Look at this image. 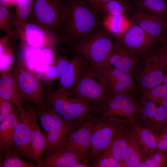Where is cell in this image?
Wrapping results in <instances>:
<instances>
[{"label": "cell", "mask_w": 167, "mask_h": 167, "mask_svg": "<svg viewBox=\"0 0 167 167\" xmlns=\"http://www.w3.org/2000/svg\"><path fill=\"white\" fill-rule=\"evenodd\" d=\"M101 15L85 0H65L57 34L68 49L103 24Z\"/></svg>", "instance_id": "obj_1"}, {"label": "cell", "mask_w": 167, "mask_h": 167, "mask_svg": "<svg viewBox=\"0 0 167 167\" xmlns=\"http://www.w3.org/2000/svg\"><path fill=\"white\" fill-rule=\"evenodd\" d=\"M43 103L51 108L75 128L82 126L84 121L95 112L97 106L61 92L51 86L45 90Z\"/></svg>", "instance_id": "obj_2"}, {"label": "cell", "mask_w": 167, "mask_h": 167, "mask_svg": "<svg viewBox=\"0 0 167 167\" xmlns=\"http://www.w3.org/2000/svg\"><path fill=\"white\" fill-rule=\"evenodd\" d=\"M110 33L102 24L93 33L68 49L73 54L83 57L94 67L102 70L110 64L114 44Z\"/></svg>", "instance_id": "obj_3"}, {"label": "cell", "mask_w": 167, "mask_h": 167, "mask_svg": "<svg viewBox=\"0 0 167 167\" xmlns=\"http://www.w3.org/2000/svg\"><path fill=\"white\" fill-rule=\"evenodd\" d=\"M34 109L45 132L47 143L45 156L65 149L68 137L75 128L47 105H37Z\"/></svg>", "instance_id": "obj_4"}, {"label": "cell", "mask_w": 167, "mask_h": 167, "mask_svg": "<svg viewBox=\"0 0 167 167\" xmlns=\"http://www.w3.org/2000/svg\"><path fill=\"white\" fill-rule=\"evenodd\" d=\"M96 113L108 122L133 126L140 122L139 102L130 94L109 96L99 105Z\"/></svg>", "instance_id": "obj_5"}, {"label": "cell", "mask_w": 167, "mask_h": 167, "mask_svg": "<svg viewBox=\"0 0 167 167\" xmlns=\"http://www.w3.org/2000/svg\"><path fill=\"white\" fill-rule=\"evenodd\" d=\"M68 95L97 105L112 95L102 72L94 67L81 78Z\"/></svg>", "instance_id": "obj_6"}, {"label": "cell", "mask_w": 167, "mask_h": 167, "mask_svg": "<svg viewBox=\"0 0 167 167\" xmlns=\"http://www.w3.org/2000/svg\"><path fill=\"white\" fill-rule=\"evenodd\" d=\"M166 65L162 46L145 53L135 74L138 88L142 91L163 84Z\"/></svg>", "instance_id": "obj_7"}, {"label": "cell", "mask_w": 167, "mask_h": 167, "mask_svg": "<svg viewBox=\"0 0 167 167\" xmlns=\"http://www.w3.org/2000/svg\"><path fill=\"white\" fill-rule=\"evenodd\" d=\"M13 35L23 45L35 49L52 48L60 43L55 34L29 18L16 23Z\"/></svg>", "instance_id": "obj_8"}, {"label": "cell", "mask_w": 167, "mask_h": 167, "mask_svg": "<svg viewBox=\"0 0 167 167\" xmlns=\"http://www.w3.org/2000/svg\"><path fill=\"white\" fill-rule=\"evenodd\" d=\"M13 74L23 102L44 105L45 90L38 76L21 62L17 65Z\"/></svg>", "instance_id": "obj_9"}, {"label": "cell", "mask_w": 167, "mask_h": 167, "mask_svg": "<svg viewBox=\"0 0 167 167\" xmlns=\"http://www.w3.org/2000/svg\"><path fill=\"white\" fill-rule=\"evenodd\" d=\"M64 1L65 0H32L29 18L57 35Z\"/></svg>", "instance_id": "obj_10"}, {"label": "cell", "mask_w": 167, "mask_h": 167, "mask_svg": "<svg viewBox=\"0 0 167 167\" xmlns=\"http://www.w3.org/2000/svg\"><path fill=\"white\" fill-rule=\"evenodd\" d=\"M19 110V117L13 147L19 155L24 156L29 144L32 127L37 121V117L34 109L28 105Z\"/></svg>", "instance_id": "obj_11"}, {"label": "cell", "mask_w": 167, "mask_h": 167, "mask_svg": "<svg viewBox=\"0 0 167 167\" xmlns=\"http://www.w3.org/2000/svg\"><path fill=\"white\" fill-rule=\"evenodd\" d=\"M140 109V121L145 127L158 136L167 126V108L149 100L141 98L139 101Z\"/></svg>", "instance_id": "obj_12"}, {"label": "cell", "mask_w": 167, "mask_h": 167, "mask_svg": "<svg viewBox=\"0 0 167 167\" xmlns=\"http://www.w3.org/2000/svg\"><path fill=\"white\" fill-rule=\"evenodd\" d=\"M115 37V40L141 55L151 49L158 42L140 27L134 24L124 33Z\"/></svg>", "instance_id": "obj_13"}, {"label": "cell", "mask_w": 167, "mask_h": 167, "mask_svg": "<svg viewBox=\"0 0 167 167\" xmlns=\"http://www.w3.org/2000/svg\"><path fill=\"white\" fill-rule=\"evenodd\" d=\"M93 67L81 55L73 54L66 71L59 80L57 90L68 94L81 78Z\"/></svg>", "instance_id": "obj_14"}, {"label": "cell", "mask_w": 167, "mask_h": 167, "mask_svg": "<svg viewBox=\"0 0 167 167\" xmlns=\"http://www.w3.org/2000/svg\"><path fill=\"white\" fill-rule=\"evenodd\" d=\"M143 56L131 51L114 40L109 62L115 68L133 76L135 75Z\"/></svg>", "instance_id": "obj_15"}, {"label": "cell", "mask_w": 167, "mask_h": 167, "mask_svg": "<svg viewBox=\"0 0 167 167\" xmlns=\"http://www.w3.org/2000/svg\"><path fill=\"white\" fill-rule=\"evenodd\" d=\"M122 128L117 123L108 122L95 126L91 139V158H96L103 152Z\"/></svg>", "instance_id": "obj_16"}, {"label": "cell", "mask_w": 167, "mask_h": 167, "mask_svg": "<svg viewBox=\"0 0 167 167\" xmlns=\"http://www.w3.org/2000/svg\"><path fill=\"white\" fill-rule=\"evenodd\" d=\"M101 71L112 95L130 94L138 88L133 76L121 71L110 64Z\"/></svg>", "instance_id": "obj_17"}, {"label": "cell", "mask_w": 167, "mask_h": 167, "mask_svg": "<svg viewBox=\"0 0 167 167\" xmlns=\"http://www.w3.org/2000/svg\"><path fill=\"white\" fill-rule=\"evenodd\" d=\"M95 126L91 120H87L70 134L66 149L75 152L83 159L90 155L91 139Z\"/></svg>", "instance_id": "obj_18"}, {"label": "cell", "mask_w": 167, "mask_h": 167, "mask_svg": "<svg viewBox=\"0 0 167 167\" xmlns=\"http://www.w3.org/2000/svg\"><path fill=\"white\" fill-rule=\"evenodd\" d=\"M133 24L138 25L148 34L159 41L165 31V21L160 16L138 9L131 16Z\"/></svg>", "instance_id": "obj_19"}, {"label": "cell", "mask_w": 167, "mask_h": 167, "mask_svg": "<svg viewBox=\"0 0 167 167\" xmlns=\"http://www.w3.org/2000/svg\"><path fill=\"white\" fill-rule=\"evenodd\" d=\"M0 99L9 101L19 109L23 108V100L15 76L9 71L2 73L1 75Z\"/></svg>", "instance_id": "obj_20"}, {"label": "cell", "mask_w": 167, "mask_h": 167, "mask_svg": "<svg viewBox=\"0 0 167 167\" xmlns=\"http://www.w3.org/2000/svg\"><path fill=\"white\" fill-rule=\"evenodd\" d=\"M47 143L45 137L37 121L32 128L29 144L24 156L32 159L40 167L43 153L45 151Z\"/></svg>", "instance_id": "obj_21"}, {"label": "cell", "mask_w": 167, "mask_h": 167, "mask_svg": "<svg viewBox=\"0 0 167 167\" xmlns=\"http://www.w3.org/2000/svg\"><path fill=\"white\" fill-rule=\"evenodd\" d=\"M19 112L18 108H14L11 113L0 122V152L11 149L13 147Z\"/></svg>", "instance_id": "obj_22"}, {"label": "cell", "mask_w": 167, "mask_h": 167, "mask_svg": "<svg viewBox=\"0 0 167 167\" xmlns=\"http://www.w3.org/2000/svg\"><path fill=\"white\" fill-rule=\"evenodd\" d=\"M83 159L75 152L65 149L58 153L42 157L40 167H71L75 164L80 162Z\"/></svg>", "instance_id": "obj_23"}, {"label": "cell", "mask_w": 167, "mask_h": 167, "mask_svg": "<svg viewBox=\"0 0 167 167\" xmlns=\"http://www.w3.org/2000/svg\"><path fill=\"white\" fill-rule=\"evenodd\" d=\"M147 156L139 144L133 129L128 131V145L124 166L137 167Z\"/></svg>", "instance_id": "obj_24"}, {"label": "cell", "mask_w": 167, "mask_h": 167, "mask_svg": "<svg viewBox=\"0 0 167 167\" xmlns=\"http://www.w3.org/2000/svg\"><path fill=\"white\" fill-rule=\"evenodd\" d=\"M137 139L148 156L156 151L158 136L150 130L139 124L132 126Z\"/></svg>", "instance_id": "obj_25"}, {"label": "cell", "mask_w": 167, "mask_h": 167, "mask_svg": "<svg viewBox=\"0 0 167 167\" xmlns=\"http://www.w3.org/2000/svg\"><path fill=\"white\" fill-rule=\"evenodd\" d=\"M128 132L122 128L117 134L106 148L113 156L124 166L128 145Z\"/></svg>", "instance_id": "obj_26"}, {"label": "cell", "mask_w": 167, "mask_h": 167, "mask_svg": "<svg viewBox=\"0 0 167 167\" xmlns=\"http://www.w3.org/2000/svg\"><path fill=\"white\" fill-rule=\"evenodd\" d=\"M69 61L66 57L61 56L54 58L48 65L42 74V77L49 86L53 81L59 79L66 71Z\"/></svg>", "instance_id": "obj_27"}, {"label": "cell", "mask_w": 167, "mask_h": 167, "mask_svg": "<svg viewBox=\"0 0 167 167\" xmlns=\"http://www.w3.org/2000/svg\"><path fill=\"white\" fill-rule=\"evenodd\" d=\"M137 9L156 15L167 20V0H133Z\"/></svg>", "instance_id": "obj_28"}, {"label": "cell", "mask_w": 167, "mask_h": 167, "mask_svg": "<svg viewBox=\"0 0 167 167\" xmlns=\"http://www.w3.org/2000/svg\"><path fill=\"white\" fill-rule=\"evenodd\" d=\"M103 24L115 36L123 34L133 24L125 15L108 16Z\"/></svg>", "instance_id": "obj_29"}, {"label": "cell", "mask_w": 167, "mask_h": 167, "mask_svg": "<svg viewBox=\"0 0 167 167\" xmlns=\"http://www.w3.org/2000/svg\"><path fill=\"white\" fill-rule=\"evenodd\" d=\"M131 6L126 1L111 0L103 4L98 13L105 16L125 15L130 11Z\"/></svg>", "instance_id": "obj_30"}, {"label": "cell", "mask_w": 167, "mask_h": 167, "mask_svg": "<svg viewBox=\"0 0 167 167\" xmlns=\"http://www.w3.org/2000/svg\"><path fill=\"white\" fill-rule=\"evenodd\" d=\"M0 167H38L37 165L22 161L11 149L0 152Z\"/></svg>", "instance_id": "obj_31"}, {"label": "cell", "mask_w": 167, "mask_h": 167, "mask_svg": "<svg viewBox=\"0 0 167 167\" xmlns=\"http://www.w3.org/2000/svg\"><path fill=\"white\" fill-rule=\"evenodd\" d=\"M142 97L167 108V85L163 83L142 91Z\"/></svg>", "instance_id": "obj_32"}, {"label": "cell", "mask_w": 167, "mask_h": 167, "mask_svg": "<svg viewBox=\"0 0 167 167\" xmlns=\"http://www.w3.org/2000/svg\"><path fill=\"white\" fill-rule=\"evenodd\" d=\"M7 8L0 6V28L9 34L13 31L17 19L15 13Z\"/></svg>", "instance_id": "obj_33"}, {"label": "cell", "mask_w": 167, "mask_h": 167, "mask_svg": "<svg viewBox=\"0 0 167 167\" xmlns=\"http://www.w3.org/2000/svg\"><path fill=\"white\" fill-rule=\"evenodd\" d=\"M167 165V154L156 151L151 155L148 156L137 167H164Z\"/></svg>", "instance_id": "obj_34"}, {"label": "cell", "mask_w": 167, "mask_h": 167, "mask_svg": "<svg viewBox=\"0 0 167 167\" xmlns=\"http://www.w3.org/2000/svg\"><path fill=\"white\" fill-rule=\"evenodd\" d=\"M32 5V0H16L14 6L15 7L17 23L24 21L29 19Z\"/></svg>", "instance_id": "obj_35"}, {"label": "cell", "mask_w": 167, "mask_h": 167, "mask_svg": "<svg viewBox=\"0 0 167 167\" xmlns=\"http://www.w3.org/2000/svg\"><path fill=\"white\" fill-rule=\"evenodd\" d=\"M7 44L4 47L0 48V69L2 73L9 71L14 60L12 49L10 46L7 45Z\"/></svg>", "instance_id": "obj_36"}, {"label": "cell", "mask_w": 167, "mask_h": 167, "mask_svg": "<svg viewBox=\"0 0 167 167\" xmlns=\"http://www.w3.org/2000/svg\"><path fill=\"white\" fill-rule=\"evenodd\" d=\"M93 166L96 167H119L122 165L117 160L111 153L106 149L99 159L93 164Z\"/></svg>", "instance_id": "obj_37"}, {"label": "cell", "mask_w": 167, "mask_h": 167, "mask_svg": "<svg viewBox=\"0 0 167 167\" xmlns=\"http://www.w3.org/2000/svg\"><path fill=\"white\" fill-rule=\"evenodd\" d=\"M156 151L167 154V126L158 135Z\"/></svg>", "instance_id": "obj_38"}, {"label": "cell", "mask_w": 167, "mask_h": 167, "mask_svg": "<svg viewBox=\"0 0 167 167\" xmlns=\"http://www.w3.org/2000/svg\"><path fill=\"white\" fill-rule=\"evenodd\" d=\"M13 105L10 101L0 99V122H2L12 112Z\"/></svg>", "instance_id": "obj_39"}, {"label": "cell", "mask_w": 167, "mask_h": 167, "mask_svg": "<svg viewBox=\"0 0 167 167\" xmlns=\"http://www.w3.org/2000/svg\"><path fill=\"white\" fill-rule=\"evenodd\" d=\"M98 13L102 6L111 0H85ZM127 1V0H124ZM99 14V13H98Z\"/></svg>", "instance_id": "obj_40"}, {"label": "cell", "mask_w": 167, "mask_h": 167, "mask_svg": "<svg viewBox=\"0 0 167 167\" xmlns=\"http://www.w3.org/2000/svg\"><path fill=\"white\" fill-rule=\"evenodd\" d=\"M0 6L7 8L14 6V0H0Z\"/></svg>", "instance_id": "obj_41"}, {"label": "cell", "mask_w": 167, "mask_h": 167, "mask_svg": "<svg viewBox=\"0 0 167 167\" xmlns=\"http://www.w3.org/2000/svg\"><path fill=\"white\" fill-rule=\"evenodd\" d=\"M159 41L161 44V46L167 52V33L160 38Z\"/></svg>", "instance_id": "obj_42"}, {"label": "cell", "mask_w": 167, "mask_h": 167, "mask_svg": "<svg viewBox=\"0 0 167 167\" xmlns=\"http://www.w3.org/2000/svg\"><path fill=\"white\" fill-rule=\"evenodd\" d=\"M88 165L84 163H82L80 162H78L73 165L71 167H87Z\"/></svg>", "instance_id": "obj_43"}, {"label": "cell", "mask_w": 167, "mask_h": 167, "mask_svg": "<svg viewBox=\"0 0 167 167\" xmlns=\"http://www.w3.org/2000/svg\"><path fill=\"white\" fill-rule=\"evenodd\" d=\"M165 58L167 66V52L166 50L165 51ZM163 83L167 85V74H165Z\"/></svg>", "instance_id": "obj_44"}, {"label": "cell", "mask_w": 167, "mask_h": 167, "mask_svg": "<svg viewBox=\"0 0 167 167\" xmlns=\"http://www.w3.org/2000/svg\"><path fill=\"white\" fill-rule=\"evenodd\" d=\"M165 31L167 30V20L165 22Z\"/></svg>", "instance_id": "obj_45"}, {"label": "cell", "mask_w": 167, "mask_h": 167, "mask_svg": "<svg viewBox=\"0 0 167 167\" xmlns=\"http://www.w3.org/2000/svg\"></svg>", "instance_id": "obj_46"}]
</instances>
